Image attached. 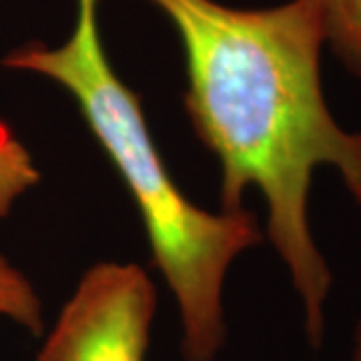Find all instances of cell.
<instances>
[{
    "instance_id": "obj_2",
    "label": "cell",
    "mask_w": 361,
    "mask_h": 361,
    "mask_svg": "<svg viewBox=\"0 0 361 361\" xmlns=\"http://www.w3.org/2000/svg\"><path fill=\"white\" fill-rule=\"evenodd\" d=\"M99 2L77 0L75 28L63 44L26 42L0 65L51 78L73 97L139 209L153 263L179 310L183 360L215 361L227 337L225 277L235 259L263 241V233L251 211L209 213L180 191L157 149L139 97L109 61Z\"/></svg>"
},
{
    "instance_id": "obj_5",
    "label": "cell",
    "mask_w": 361,
    "mask_h": 361,
    "mask_svg": "<svg viewBox=\"0 0 361 361\" xmlns=\"http://www.w3.org/2000/svg\"><path fill=\"white\" fill-rule=\"evenodd\" d=\"M325 44L361 78V0H322Z\"/></svg>"
},
{
    "instance_id": "obj_4",
    "label": "cell",
    "mask_w": 361,
    "mask_h": 361,
    "mask_svg": "<svg viewBox=\"0 0 361 361\" xmlns=\"http://www.w3.org/2000/svg\"><path fill=\"white\" fill-rule=\"evenodd\" d=\"M40 180L30 151L13 129L0 121V221L6 219L13 205Z\"/></svg>"
},
{
    "instance_id": "obj_7",
    "label": "cell",
    "mask_w": 361,
    "mask_h": 361,
    "mask_svg": "<svg viewBox=\"0 0 361 361\" xmlns=\"http://www.w3.org/2000/svg\"><path fill=\"white\" fill-rule=\"evenodd\" d=\"M351 361H361V319L355 327V336H353V353Z\"/></svg>"
},
{
    "instance_id": "obj_1",
    "label": "cell",
    "mask_w": 361,
    "mask_h": 361,
    "mask_svg": "<svg viewBox=\"0 0 361 361\" xmlns=\"http://www.w3.org/2000/svg\"><path fill=\"white\" fill-rule=\"evenodd\" d=\"M179 32L185 109L221 165V211L243 209L255 187L267 203V237L303 305L319 348L334 275L313 239L310 191L319 167L339 173L361 207V133L331 115L322 85V0L233 8L217 0H149Z\"/></svg>"
},
{
    "instance_id": "obj_6",
    "label": "cell",
    "mask_w": 361,
    "mask_h": 361,
    "mask_svg": "<svg viewBox=\"0 0 361 361\" xmlns=\"http://www.w3.org/2000/svg\"><path fill=\"white\" fill-rule=\"evenodd\" d=\"M0 317L20 325L32 336L44 329L42 301L30 279L16 269L6 257L0 255Z\"/></svg>"
},
{
    "instance_id": "obj_3",
    "label": "cell",
    "mask_w": 361,
    "mask_h": 361,
    "mask_svg": "<svg viewBox=\"0 0 361 361\" xmlns=\"http://www.w3.org/2000/svg\"><path fill=\"white\" fill-rule=\"evenodd\" d=\"M157 289L135 263H97L61 310L37 361H147Z\"/></svg>"
}]
</instances>
